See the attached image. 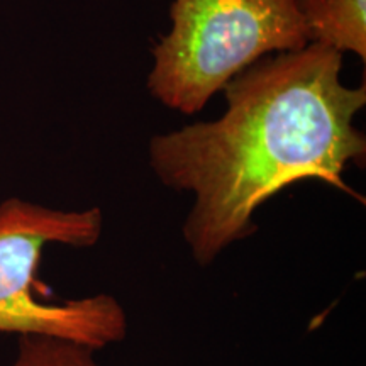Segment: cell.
I'll list each match as a JSON object with an SVG mask.
<instances>
[{
	"instance_id": "cell-2",
	"label": "cell",
	"mask_w": 366,
	"mask_h": 366,
	"mask_svg": "<svg viewBox=\"0 0 366 366\" xmlns=\"http://www.w3.org/2000/svg\"><path fill=\"white\" fill-rule=\"evenodd\" d=\"M172 27L151 49V97L202 112L234 76L269 54L310 43L297 0H172Z\"/></svg>"
},
{
	"instance_id": "cell-3",
	"label": "cell",
	"mask_w": 366,
	"mask_h": 366,
	"mask_svg": "<svg viewBox=\"0 0 366 366\" xmlns=\"http://www.w3.org/2000/svg\"><path fill=\"white\" fill-rule=\"evenodd\" d=\"M104 232L100 207L56 210L21 199L0 204V332L43 334L94 350L126 340L129 319L114 295L56 300L38 278L48 244L92 248Z\"/></svg>"
},
{
	"instance_id": "cell-1",
	"label": "cell",
	"mask_w": 366,
	"mask_h": 366,
	"mask_svg": "<svg viewBox=\"0 0 366 366\" xmlns=\"http://www.w3.org/2000/svg\"><path fill=\"white\" fill-rule=\"evenodd\" d=\"M341 71L342 54L317 43L269 54L224 86L227 109L216 121L151 137L154 177L194 197L182 236L197 264L210 267L253 236L258 209L297 182L317 180L361 199L345 172L366 157V137L355 126L366 85H345Z\"/></svg>"
},
{
	"instance_id": "cell-5",
	"label": "cell",
	"mask_w": 366,
	"mask_h": 366,
	"mask_svg": "<svg viewBox=\"0 0 366 366\" xmlns=\"http://www.w3.org/2000/svg\"><path fill=\"white\" fill-rule=\"evenodd\" d=\"M11 366H107L97 361V350L81 342L43 334H21Z\"/></svg>"
},
{
	"instance_id": "cell-4",
	"label": "cell",
	"mask_w": 366,
	"mask_h": 366,
	"mask_svg": "<svg viewBox=\"0 0 366 366\" xmlns=\"http://www.w3.org/2000/svg\"><path fill=\"white\" fill-rule=\"evenodd\" d=\"M310 43L366 59V0H297Z\"/></svg>"
}]
</instances>
